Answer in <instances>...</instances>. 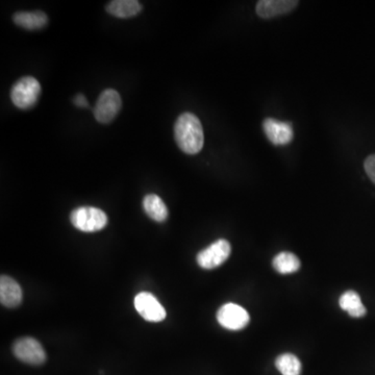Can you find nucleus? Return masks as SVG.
I'll list each match as a JSON object with an SVG mask.
<instances>
[{"label":"nucleus","mask_w":375,"mask_h":375,"mask_svg":"<svg viewBox=\"0 0 375 375\" xmlns=\"http://www.w3.org/2000/svg\"><path fill=\"white\" fill-rule=\"evenodd\" d=\"M274 269L280 274H291L298 271L300 268V261L294 253H280L272 261Z\"/></svg>","instance_id":"16"},{"label":"nucleus","mask_w":375,"mask_h":375,"mask_svg":"<svg viewBox=\"0 0 375 375\" xmlns=\"http://www.w3.org/2000/svg\"><path fill=\"white\" fill-rule=\"evenodd\" d=\"M296 0H261L257 3V14L264 19L284 15L293 11L298 5Z\"/></svg>","instance_id":"10"},{"label":"nucleus","mask_w":375,"mask_h":375,"mask_svg":"<svg viewBox=\"0 0 375 375\" xmlns=\"http://www.w3.org/2000/svg\"><path fill=\"white\" fill-rule=\"evenodd\" d=\"M16 358L26 364L42 365L46 361V352L39 341L34 338L18 339L13 345Z\"/></svg>","instance_id":"6"},{"label":"nucleus","mask_w":375,"mask_h":375,"mask_svg":"<svg viewBox=\"0 0 375 375\" xmlns=\"http://www.w3.org/2000/svg\"><path fill=\"white\" fill-rule=\"evenodd\" d=\"M142 11V5L137 0H114L106 5V12L117 18H132Z\"/></svg>","instance_id":"13"},{"label":"nucleus","mask_w":375,"mask_h":375,"mask_svg":"<svg viewBox=\"0 0 375 375\" xmlns=\"http://www.w3.org/2000/svg\"><path fill=\"white\" fill-rule=\"evenodd\" d=\"M364 168L369 179L375 183V155H369L365 160Z\"/></svg>","instance_id":"18"},{"label":"nucleus","mask_w":375,"mask_h":375,"mask_svg":"<svg viewBox=\"0 0 375 375\" xmlns=\"http://www.w3.org/2000/svg\"><path fill=\"white\" fill-rule=\"evenodd\" d=\"M339 306L343 310L348 312V315L354 318H362L366 315L367 310L361 300L360 295L356 291H346L341 295Z\"/></svg>","instance_id":"14"},{"label":"nucleus","mask_w":375,"mask_h":375,"mask_svg":"<svg viewBox=\"0 0 375 375\" xmlns=\"http://www.w3.org/2000/svg\"><path fill=\"white\" fill-rule=\"evenodd\" d=\"M0 302L7 308H17L22 302V289L14 278L1 275L0 278Z\"/></svg>","instance_id":"11"},{"label":"nucleus","mask_w":375,"mask_h":375,"mask_svg":"<svg viewBox=\"0 0 375 375\" xmlns=\"http://www.w3.org/2000/svg\"><path fill=\"white\" fill-rule=\"evenodd\" d=\"M275 366L283 375H300L302 373V363L297 356L292 354L278 356L275 361Z\"/></svg>","instance_id":"17"},{"label":"nucleus","mask_w":375,"mask_h":375,"mask_svg":"<svg viewBox=\"0 0 375 375\" xmlns=\"http://www.w3.org/2000/svg\"><path fill=\"white\" fill-rule=\"evenodd\" d=\"M72 225L84 233L102 231L108 225V216L100 209L94 207H80L70 215Z\"/></svg>","instance_id":"2"},{"label":"nucleus","mask_w":375,"mask_h":375,"mask_svg":"<svg viewBox=\"0 0 375 375\" xmlns=\"http://www.w3.org/2000/svg\"><path fill=\"white\" fill-rule=\"evenodd\" d=\"M231 253V246L225 239H219L213 244L201 250L197 255V263L203 269H215L223 265Z\"/></svg>","instance_id":"5"},{"label":"nucleus","mask_w":375,"mask_h":375,"mask_svg":"<svg viewBox=\"0 0 375 375\" xmlns=\"http://www.w3.org/2000/svg\"><path fill=\"white\" fill-rule=\"evenodd\" d=\"M16 25L27 30H42L48 24V17L44 12H18L13 16Z\"/></svg>","instance_id":"12"},{"label":"nucleus","mask_w":375,"mask_h":375,"mask_svg":"<svg viewBox=\"0 0 375 375\" xmlns=\"http://www.w3.org/2000/svg\"><path fill=\"white\" fill-rule=\"evenodd\" d=\"M41 94V84L33 76L20 78L14 84L11 90V100L13 104L21 110L33 108Z\"/></svg>","instance_id":"3"},{"label":"nucleus","mask_w":375,"mask_h":375,"mask_svg":"<svg viewBox=\"0 0 375 375\" xmlns=\"http://www.w3.org/2000/svg\"><path fill=\"white\" fill-rule=\"evenodd\" d=\"M177 146L187 155H197L205 144L203 125L192 113H183L174 125Z\"/></svg>","instance_id":"1"},{"label":"nucleus","mask_w":375,"mask_h":375,"mask_svg":"<svg viewBox=\"0 0 375 375\" xmlns=\"http://www.w3.org/2000/svg\"><path fill=\"white\" fill-rule=\"evenodd\" d=\"M74 104L78 108H88L89 102L82 94H78L73 100Z\"/></svg>","instance_id":"19"},{"label":"nucleus","mask_w":375,"mask_h":375,"mask_svg":"<svg viewBox=\"0 0 375 375\" xmlns=\"http://www.w3.org/2000/svg\"><path fill=\"white\" fill-rule=\"evenodd\" d=\"M217 320L223 328L229 330H241L249 324L247 310L239 304H227L217 312Z\"/></svg>","instance_id":"7"},{"label":"nucleus","mask_w":375,"mask_h":375,"mask_svg":"<svg viewBox=\"0 0 375 375\" xmlns=\"http://www.w3.org/2000/svg\"><path fill=\"white\" fill-rule=\"evenodd\" d=\"M135 308L149 322H161L166 318L164 306L148 292H141L135 297Z\"/></svg>","instance_id":"8"},{"label":"nucleus","mask_w":375,"mask_h":375,"mask_svg":"<svg viewBox=\"0 0 375 375\" xmlns=\"http://www.w3.org/2000/svg\"><path fill=\"white\" fill-rule=\"evenodd\" d=\"M263 128L268 140L275 146L288 145L293 140L294 133L291 123L267 118L264 120Z\"/></svg>","instance_id":"9"},{"label":"nucleus","mask_w":375,"mask_h":375,"mask_svg":"<svg viewBox=\"0 0 375 375\" xmlns=\"http://www.w3.org/2000/svg\"><path fill=\"white\" fill-rule=\"evenodd\" d=\"M145 213L157 223H164L168 218V209L158 195L149 194L143 199Z\"/></svg>","instance_id":"15"},{"label":"nucleus","mask_w":375,"mask_h":375,"mask_svg":"<svg viewBox=\"0 0 375 375\" xmlns=\"http://www.w3.org/2000/svg\"><path fill=\"white\" fill-rule=\"evenodd\" d=\"M122 108L120 94L114 89H106L96 102L94 117L102 124L112 122Z\"/></svg>","instance_id":"4"}]
</instances>
